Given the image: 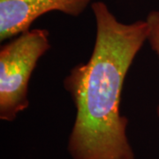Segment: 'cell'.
Wrapping results in <instances>:
<instances>
[{
	"label": "cell",
	"mask_w": 159,
	"mask_h": 159,
	"mask_svg": "<svg viewBox=\"0 0 159 159\" xmlns=\"http://www.w3.org/2000/svg\"><path fill=\"white\" fill-rule=\"evenodd\" d=\"M91 8L97 27L91 57L64 80L76 109L67 150L73 159H135L120 102L125 76L148 39V24L120 22L101 1Z\"/></svg>",
	"instance_id": "obj_1"
},
{
	"label": "cell",
	"mask_w": 159,
	"mask_h": 159,
	"mask_svg": "<svg viewBox=\"0 0 159 159\" xmlns=\"http://www.w3.org/2000/svg\"><path fill=\"white\" fill-rule=\"evenodd\" d=\"M46 29H29L0 50V119L13 121L29 107V82L39 59L51 48Z\"/></svg>",
	"instance_id": "obj_2"
},
{
	"label": "cell",
	"mask_w": 159,
	"mask_h": 159,
	"mask_svg": "<svg viewBox=\"0 0 159 159\" xmlns=\"http://www.w3.org/2000/svg\"><path fill=\"white\" fill-rule=\"evenodd\" d=\"M91 0H0V40L5 41L30 29L37 18L47 12L61 11L80 15Z\"/></svg>",
	"instance_id": "obj_3"
},
{
	"label": "cell",
	"mask_w": 159,
	"mask_h": 159,
	"mask_svg": "<svg viewBox=\"0 0 159 159\" xmlns=\"http://www.w3.org/2000/svg\"><path fill=\"white\" fill-rule=\"evenodd\" d=\"M145 20L148 27L147 41L159 58V10L150 11ZM157 113L159 118V104L157 109Z\"/></svg>",
	"instance_id": "obj_4"
}]
</instances>
